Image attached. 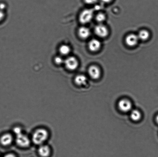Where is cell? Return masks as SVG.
<instances>
[{"label": "cell", "instance_id": "6da1fadb", "mask_svg": "<svg viewBox=\"0 0 158 157\" xmlns=\"http://www.w3.org/2000/svg\"><path fill=\"white\" fill-rule=\"evenodd\" d=\"M48 136V133L45 129H38L32 135V140L35 144L41 145L47 139Z\"/></svg>", "mask_w": 158, "mask_h": 157}, {"label": "cell", "instance_id": "7a4b0ae2", "mask_svg": "<svg viewBox=\"0 0 158 157\" xmlns=\"http://www.w3.org/2000/svg\"><path fill=\"white\" fill-rule=\"evenodd\" d=\"M93 16H94V12L92 9H85L81 13L79 16V21L82 24H87L91 21Z\"/></svg>", "mask_w": 158, "mask_h": 157}, {"label": "cell", "instance_id": "3957f363", "mask_svg": "<svg viewBox=\"0 0 158 157\" xmlns=\"http://www.w3.org/2000/svg\"><path fill=\"white\" fill-rule=\"evenodd\" d=\"M64 64L68 70L73 71L78 67L79 62L78 60L75 57L70 56L64 59Z\"/></svg>", "mask_w": 158, "mask_h": 157}, {"label": "cell", "instance_id": "277c9868", "mask_svg": "<svg viewBox=\"0 0 158 157\" xmlns=\"http://www.w3.org/2000/svg\"><path fill=\"white\" fill-rule=\"evenodd\" d=\"M118 107L121 111L127 113L131 112L132 110V104L129 100L123 99L119 101Z\"/></svg>", "mask_w": 158, "mask_h": 157}, {"label": "cell", "instance_id": "5b68a950", "mask_svg": "<svg viewBox=\"0 0 158 157\" xmlns=\"http://www.w3.org/2000/svg\"><path fill=\"white\" fill-rule=\"evenodd\" d=\"M16 142L19 147H29L30 144V141L27 136L23 133L16 135Z\"/></svg>", "mask_w": 158, "mask_h": 157}, {"label": "cell", "instance_id": "8992f818", "mask_svg": "<svg viewBox=\"0 0 158 157\" xmlns=\"http://www.w3.org/2000/svg\"><path fill=\"white\" fill-rule=\"evenodd\" d=\"M94 32L100 37H105L108 35V30L106 26L103 24H99L94 28Z\"/></svg>", "mask_w": 158, "mask_h": 157}, {"label": "cell", "instance_id": "52a82bcc", "mask_svg": "<svg viewBox=\"0 0 158 157\" xmlns=\"http://www.w3.org/2000/svg\"><path fill=\"white\" fill-rule=\"evenodd\" d=\"M88 74L91 78L97 80L100 77L101 71L100 69L95 65L91 66L88 70Z\"/></svg>", "mask_w": 158, "mask_h": 157}, {"label": "cell", "instance_id": "ba28073f", "mask_svg": "<svg viewBox=\"0 0 158 157\" xmlns=\"http://www.w3.org/2000/svg\"><path fill=\"white\" fill-rule=\"evenodd\" d=\"M139 38L138 35L134 34L128 35L125 38V42L128 46L134 47L137 44Z\"/></svg>", "mask_w": 158, "mask_h": 157}, {"label": "cell", "instance_id": "9c48e42d", "mask_svg": "<svg viewBox=\"0 0 158 157\" xmlns=\"http://www.w3.org/2000/svg\"><path fill=\"white\" fill-rule=\"evenodd\" d=\"M101 44L98 40L93 39L89 41L88 44V47L91 51L95 52L97 51L100 48Z\"/></svg>", "mask_w": 158, "mask_h": 157}, {"label": "cell", "instance_id": "30bf717a", "mask_svg": "<svg viewBox=\"0 0 158 157\" xmlns=\"http://www.w3.org/2000/svg\"><path fill=\"white\" fill-rule=\"evenodd\" d=\"M13 141V137L10 134H5L1 137L0 142L2 145L7 146L10 145Z\"/></svg>", "mask_w": 158, "mask_h": 157}, {"label": "cell", "instance_id": "8fae6325", "mask_svg": "<svg viewBox=\"0 0 158 157\" xmlns=\"http://www.w3.org/2000/svg\"><path fill=\"white\" fill-rule=\"evenodd\" d=\"M78 33L79 36L81 38L85 39L89 37L91 33L90 31L88 28L81 27L79 29Z\"/></svg>", "mask_w": 158, "mask_h": 157}, {"label": "cell", "instance_id": "7c38bea8", "mask_svg": "<svg viewBox=\"0 0 158 157\" xmlns=\"http://www.w3.org/2000/svg\"><path fill=\"white\" fill-rule=\"evenodd\" d=\"M38 153L41 157H48L50 155V149L47 145H41L38 149Z\"/></svg>", "mask_w": 158, "mask_h": 157}, {"label": "cell", "instance_id": "4fadbf2b", "mask_svg": "<svg viewBox=\"0 0 158 157\" xmlns=\"http://www.w3.org/2000/svg\"><path fill=\"white\" fill-rule=\"evenodd\" d=\"M75 82L78 86L85 85L87 82V78L84 75H79L75 77Z\"/></svg>", "mask_w": 158, "mask_h": 157}, {"label": "cell", "instance_id": "5bb4252c", "mask_svg": "<svg viewBox=\"0 0 158 157\" xmlns=\"http://www.w3.org/2000/svg\"><path fill=\"white\" fill-rule=\"evenodd\" d=\"M130 116L133 121H137L140 120L142 115L140 111L137 110H131V111Z\"/></svg>", "mask_w": 158, "mask_h": 157}, {"label": "cell", "instance_id": "9a60e30c", "mask_svg": "<svg viewBox=\"0 0 158 157\" xmlns=\"http://www.w3.org/2000/svg\"><path fill=\"white\" fill-rule=\"evenodd\" d=\"M71 51V47L66 44L61 45L59 48V52L61 55L66 56L70 53Z\"/></svg>", "mask_w": 158, "mask_h": 157}, {"label": "cell", "instance_id": "2e32d148", "mask_svg": "<svg viewBox=\"0 0 158 157\" xmlns=\"http://www.w3.org/2000/svg\"><path fill=\"white\" fill-rule=\"evenodd\" d=\"M149 32L148 30H141L138 35L139 39L141 40L142 41H146L149 38Z\"/></svg>", "mask_w": 158, "mask_h": 157}, {"label": "cell", "instance_id": "e0dca14e", "mask_svg": "<svg viewBox=\"0 0 158 157\" xmlns=\"http://www.w3.org/2000/svg\"><path fill=\"white\" fill-rule=\"evenodd\" d=\"M96 20L99 22H102L104 21L106 19V16L104 14L102 13L98 14L96 16Z\"/></svg>", "mask_w": 158, "mask_h": 157}, {"label": "cell", "instance_id": "ac0fdd59", "mask_svg": "<svg viewBox=\"0 0 158 157\" xmlns=\"http://www.w3.org/2000/svg\"><path fill=\"white\" fill-rule=\"evenodd\" d=\"M54 61L57 65H59L64 64V60L61 57L57 56L54 59Z\"/></svg>", "mask_w": 158, "mask_h": 157}, {"label": "cell", "instance_id": "d6986e66", "mask_svg": "<svg viewBox=\"0 0 158 157\" xmlns=\"http://www.w3.org/2000/svg\"><path fill=\"white\" fill-rule=\"evenodd\" d=\"M13 131L15 135H17L22 133V130L20 127H16L15 128L13 129Z\"/></svg>", "mask_w": 158, "mask_h": 157}, {"label": "cell", "instance_id": "ffe728a7", "mask_svg": "<svg viewBox=\"0 0 158 157\" xmlns=\"http://www.w3.org/2000/svg\"><path fill=\"white\" fill-rule=\"evenodd\" d=\"M84 1L87 4H93L97 2L98 0H84Z\"/></svg>", "mask_w": 158, "mask_h": 157}, {"label": "cell", "instance_id": "44dd1931", "mask_svg": "<svg viewBox=\"0 0 158 157\" xmlns=\"http://www.w3.org/2000/svg\"><path fill=\"white\" fill-rule=\"evenodd\" d=\"M5 17V14L3 11L0 10V22L2 21Z\"/></svg>", "mask_w": 158, "mask_h": 157}, {"label": "cell", "instance_id": "7402d4cb", "mask_svg": "<svg viewBox=\"0 0 158 157\" xmlns=\"http://www.w3.org/2000/svg\"><path fill=\"white\" fill-rule=\"evenodd\" d=\"M6 5L4 4H0V10H2L6 8Z\"/></svg>", "mask_w": 158, "mask_h": 157}, {"label": "cell", "instance_id": "603a6c76", "mask_svg": "<svg viewBox=\"0 0 158 157\" xmlns=\"http://www.w3.org/2000/svg\"><path fill=\"white\" fill-rule=\"evenodd\" d=\"M4 157H16V156L12 154H8L6 155Z\"/></svg>", "mask_w": 158, "mask_h": 157}, {"label": "cell", "instance_id": "cb8c5ba5", "mask_svg": "<svg viewBox=\"0 0 158 157\" xmlns=\"http://www.w3.org/2000/svg\"><path fill=\"white\" fill-rule=\"evenodd\" d=\"M102 2L105 3H109L112 1V0H101Z\"/></svg>", "mask_w": 158, "mask_h": 157}, {"label": "cell", "instance_id": "d4e9b609", "mask_svg": "<svg viewBox=\"0 0 158 157\" xmlns=\"http://www.w3.org/2000/svg\"><path fill=\"white\" fill-rule=\"evenodd\" d=\"M156 122H157V124H158V115H157V116H156Z\"/></svg>", "mask_w": 158, "mask_h": 157}]
</instances>
